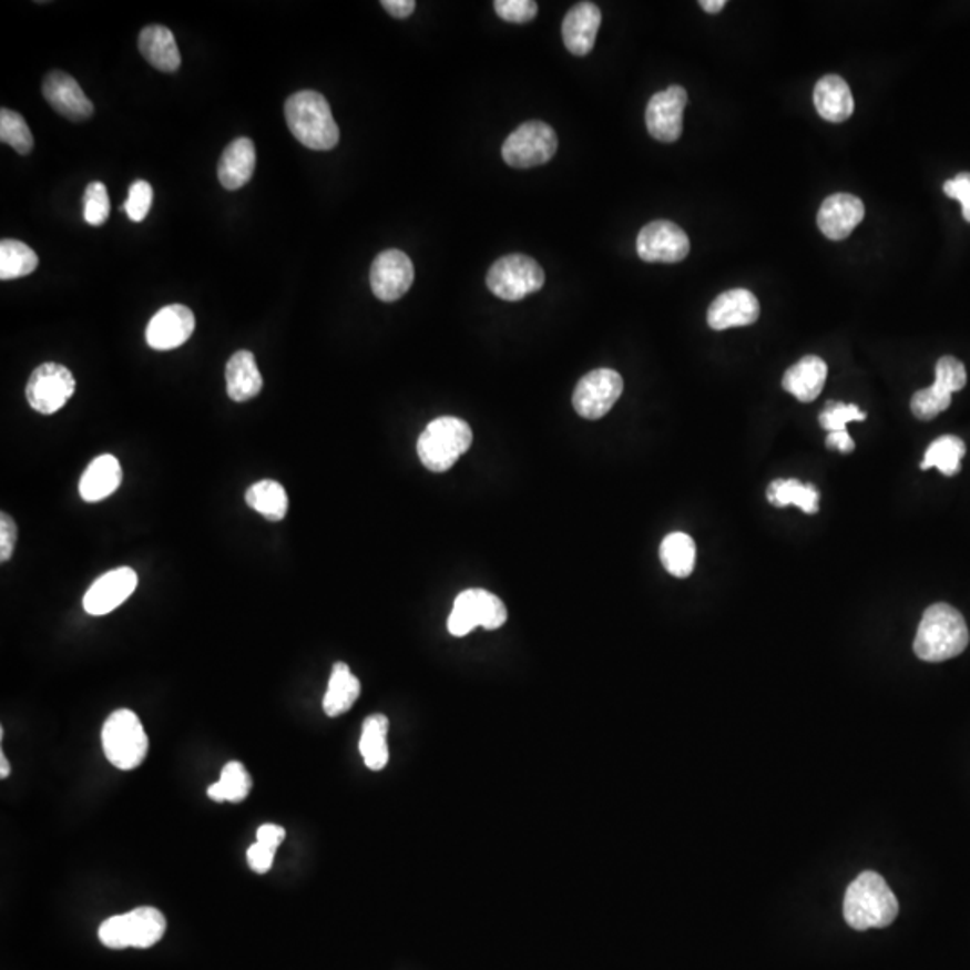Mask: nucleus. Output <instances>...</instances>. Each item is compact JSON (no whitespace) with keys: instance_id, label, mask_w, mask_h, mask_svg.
<instances>
[{"instance_id":"1","label":"nucleus","mask_w":970,"mask_h":970,"mask_svg":"<svg viewBox=\"0 0 970 970\" xmlns=\"http://www.w3.org/2000/svg\"><path fill=\"white\" fill-rule=\"evenodd\" d=\"M843 915L856 931L888 928L899 915V900L885 877L877 871H862L847 888Z\"/></svg>"},{"instance_id":"2","label":"nucleus","mask_w":970,"mask_h":970,"mask_svg":"<svg viewBox=\"0 0 970 970\" xmlns=\"http://www.w3.org/2000/svg\"><path fill=\"white\" fill-rule=\"evenodd\" d=\"M969 640V627L960 611L938 602L923 613L913 651L923 662L940 663L960 656Z\"/></svg>"},{"instance_id":"3","label":"nucleus","mask_w":970,"mask_h":970,"mask_svg":"<svg viewBox=\"0 0 970 970\" xmlns=\"http://www.w3.org/2000/svg\"><path fill=\"white\" fill-rule=\"evenodd\" d=\"M285 118L292 135L309 150L327 152L340 141V129L333 118L331 106L318 92L300 91L289 95Z\"/></svg>"},{"instance_id":"4","label":"nucleus","mask_w":970,"mask_h":970,"mask_svg":"<svg viewBox=\"0 0 970 970\" xmlns=\"http://www.w3.org/2000/svg\"><path fill=\"white\" fill-rule=\"evenodd\" d=\"M473 445V431L459 417L445 416L431 421L417 440V455L425 468L445 473Z\"/></svg>"},{"instance_id":"5","label":"nucleus","mask_w":970,"mask_h":970,"mask_svg":"<svg viewBox=\"0 0 970 970\" xmlns=\"http://www.w3.org/2000/svg\"><path fill=\"white\" fill-rule=\"evenodd\" d=\"M166 929V917L161 909L141 906L104 920L100 926V940L109 949H147L161 942Z\"/></svg>"},{"instance_id":"6","label":"nucleus","mask_w":970,"mask_h":970,"mask_svg":"<svg viewBox=\"0 0 970 970\" xmlns=\"http://www.w3.org/2000/svg\"><path fill=\"white\" fill-rule=\"evenodd\" d=\"M101 741L109 763L123 772H132L141 766L150 748L143 723L135 712L126 708L115 711L104 721Z\"/></svg>"},{"instance_id":"7","label":"nucleus","mask_w":970,"mask_h":970,"mask_svg":"<svg viewBox=\"0 0 970 970\" xmlns=\"http://www.w3.org/2000/svg\"><path fill=\"white\" fill-rule=\"evenodd\" d=\"M507 622V607L500 596L471 588L455 599L453 611L448 619V631L453 636H466L477 627L498 630Z\"/></svg>"},{"instance_id":"8","label":"nucleus","mask_w":970,"mask_h":970,"mask_svg":"<svg viewBox=\"0 0 970 970\" xmlns=\"http://www.w3.org/2000/svg\"><path fill=\"white\" fill-rule=\"evenodd\" d=\"M486 283L492 295L517 303L543 288L544 272L532 257L511 254L491 266Z\"/></svg>"},{"instance_id":"9","label":"nucleus","mask_w":970,"mask_h":970,"mask_svg":"<svg viewBox=\"0 0 970 970\" xmlns=\"http://www.w3.org/2000/svg\"><path fill=\"white\" fill-rule=\"evenodd\" d=\"M558 152V135L543 121H529L518 126L502 146L503 161L512 167L541 166Z\"/></svg>"},{"instance_id":"10","label":"nucleus","mask_w":970,"mask_h":970,"mask_svg":"<svg viewBox=\"0 0 970 970\" xmlns=\"http://www.w3.org/2000/svg\"><path fill=\"white\" fill-rule=\"evenodd\" d=\"M76 390L71 370L60 364H42L33 370L25 387V398L33 410L51 416L62 410Z\"/></svg>"},{"instance_id":"11","label":"nucleus","mask_w":970,"mask_h":970,"mask_svg":"<svg viewBox=\"0 0 970 970\" xmlns=\"http://www.w3.org/2000/svg\"><path fill=\"white\" fill-rule=\"evenodd\" d=\"M624 390V379L613 369L588 372L573 390V408L579 416L596 421L610 412Z\"/></svg>"},{"instance_id":"12","label":"nucleus","mask_w":970,"mask_h":970,"mask_svg":"<svg viewBox=\"0 0 970 970\" xmlns=\"http://www.w3.org/2000/svg\"><path fill=\"white\" fill-rule=\"evenodd\" d=\"M636 252L645 263H680L691 252V242L676 223L651 222L640 231Z\"/></svg>"},{"instance_id":"13","label":"nucleus","mask_w":970,"mask_h":970,"mask_svg":"<svg viewBox=\"0 0 970 970\" xmlns=\"http://www.w3.org/2000/svg\"><path fill=\"white\" fill-rule=\"evenodd\" d=\"M686 103L688 95L683 86L671 85L667 91L656 92L645 110V123L651 137L660 143H676L682 137Z\"/></svg>"},{"instance_id":"14","label":"nucleus","mask_w":970,"mask_h":970,"mask_svg":"<svg viewBox=\"0 0 970 970\" xmlns=\"http://www.w3.org/2000/svg\"><path fill=\"white\" fill-rule=\"evenodd\" d=\"M413 272L412 261L405 252L385 251L376 257L370 268V288L375 292L376 297L384 303H394L399 300L402 295H407L408 289L412 288Z\"/></svg>"},{"instance_id":"15","label":"nucleus","mask_w":970,"mask_h":970,"mask_svg":"<svg viewBox=\"0 0 970 970\" xmlns=\"http://www.w3.org/2000/svg\"><path fill=\"white\" fill-rule=\"evenodd\" d=\"M137 584L139 575L135 570L129 566L112 570L89 588L83 596V607L92 616L109 615L129 601L130 595L137 590Z\"/></svg>"},{"instance_id":"16","label":"nucleus","mask_w":970,"mask_h":970,"mask_svg":"<svg viewBox=\"0 0 970 970\" xmlns=\"http://www.w3.org/2000/svg\"><path fill=\"white\" fill-rule=\"evenodd\" d=\"M196 327V318L187 306L171 304L159 309L146 327L147 346L155 350H171L184 346Z\"/></svg>"},{"instance_id":"17","label":"nucleus","mask_w":970,"mask_h":970,"mask_svg":"<svg viewBox=\"0 0 970 970\" xmlns=\"http://www.w3.org/2000/svg\"><path fill=\"white\" fill-rule=\"evenodd\" d=\"M42 91L52 109L74 123L86 121L94 114V104L86 98L80 83L67 72L54 71L48 74Z\"/></svg>"},{"instance_id":"18","label":"nucleus","mask_w":970,"mask_h":970,"mask_svg":"<svg viewBox=\"0 0 970 970\" xmlns=\"http://www.w3.org/2000/svg\"><path fill=\"white\" fill-rule=\"evenodd\" d=\"M760 317V304L748 289L735 288L721 294L708 308V326L715 331L752 326Z\"/></svg>"},{"instance_id":"19","label":"nucleus","mask_w":970,"mask_h":970,"mask_svg":"<svg viewBox=\"0 0 970 970\" xmlns=\"http://www.w3.org/2000/svg\"><path fill=\"white\" fill-rule=\"evenodd\" d=\"M865 218V204L854 194H830L818 213V227L833 242L847 239Z\"/></svg>"},{"instance_id":"20","label":"nucleus","mask_w":970,"mask_h":970,"mask_svg":"<svg viewBox=\"0 0 970 970\" xmlns=\"http://www.w3.org/2000/svg\"><path fill=\"white\" fill-rule=\"evenodd\" d=\"M602 13L593 2H579L570 8L563 20V42L575 57H586L595 45Z\"/></svg>"},{"instance_id":"21","label":"nucleus","mask_w":970,"mask_h":970,"mask_svg":"<svg viewBox=\"0 0 970 970\" xmlns=\"http://www.w3.org/2000/svg\"><path fill=\"white\" fill-rule=\"evenodd\" d=\"M123 482V468L114 455H100L86 466L80 480V494L85 502H101L112 497Z\"/></svg>"},{"instance_id":"22","label":"nucleus","mask_w":970,"mask_h":970,"mask_svg":"<svg viewBox=\"0 0 970 970\" xmlns=\"http://www.w3.org/2000/svg\"><path fill=\"white\" fill-rule=\"evenodd\" d=\"M256 170V146L251 139L239 137L228 144L219 156V184L228 191H236L248 184Z\"/></svg>"},{"instance_id":"23","label":"nucleus","mask_w":970,"mask_h":970,"mask_svg":"<svg viewBox=\"0 0 970 970\" xmlns=\"http://www.w3.org/2000/svg\"><path fill=\"white\" fill-rule=\"evenodd\" d=\"M827 372V364L819 356H805L798 364L786 370L782 385L798 401H815L824 390Z\"/></svg>"},{"instance_id":"24","label":"nucleus","mask_w":970,"mask_h":970,"mask_svg":"<svg viewBox=\"0 0 970 970\" xmlns=\"http://www.w3.org/2000/svg\"><path fill=\"white\" fill-rule=\"evenodd\" d=\"M228 398L236 402L251 401L263 388V376L256 356L251 350H237L231 356L225 369Z\"/></svg>"},{"instance_id":"25","label":"nucleus","mask_w":970,"mask_h":970,"mask_svg":"<svg viewBox=\"0 0 970 970\" xmlns=\"http://www.w3.org/2000/svg\"><path fill=\"white\" fill-rule=\"evenodd\" d=\"M815 106L828 123H843L854 114V95L847 81L836 74L821 78L815 86Z\"/></svg>"},{"instance_id":"26","label":"nucleus","mask_w":970,"mask_h":970,"mask_svg":"<svg viewBox=\"0 0 970 970\" xmlns=\"http://www.w3.org/2000/svg\"><path fill=\"white\" fill-rule=\"evenodd\" d=\"M139 51L150 65L162 72L181 69L182 57L171 29L164 25H147L139 37Z\"/></svg>"},{"instance_id":"27","label":"nucleus","mask_w":970,"mask_h":970,"mask_svg":"<svg viewBox=\"0 0 970 970\" xmlns=\"http://www.w3.org/2000/svg\"><path fill=\"white\" fill-rule=\"evenodd\" d=\"M360 680L350 673L349 665L338 662L333 665L331 677L324 696V712L329 717H338L353 708L356 700L360 697Z\"/></svg>"},{"instance_id":"28","label":"nucleus","mask_w":970,"mask_h":970,"mask_svg":"<svg viewBox=\"0 0 970 970\" xmlns=\"http://www.w3.org/2000/svg\"><path fill=\"white\" fill-rule=\"evenodd\" d=\"M246 506L268 521H283L288 512L286 489L275 480H261L246 489Z\"/></svg>"},{"instance_id":"29","label":"nucleus","mask_w":970,"mask_h":970,"mask_svg":"<svg viewBox=\"0 0 970 970\" xmlns=\"http://www.w3.org/2000/svg\"><path fill=\"white\" fill-rule=\"evenodd\" d=\"M388 719L387 715H369L361 728L360 753L365 766L372 772H381L388 764Z\"/></svg>"},{"instance_id":"30","label":"nucleus","mask_w":970,"mask_h":970,"mask_svg":"<svg viewBox=\"0 0 970 970\" xmlns=\"http://www.w3.org/2000/svg\"><path fill=\"white\" fill-rule=\"evenodd\" d=\"M660 559L674 578H688L696 566V543L685 532H673L662 541Z\"/></svg>"},{"instance_id":"31","label":"nucleus","mask_w":970,"mask_h":970,"mask_svg":"<svg viewBox=\"0 0 970 970\" xmlns=\"http://www.w3.org/2000/svg\"><path fill=\"white\" fill-rule=\"evenodd\" d=\"M767 500L772 506H796L807 514H816L819 509V492L813 483H801L798 480H775L767 489Z\"/></svg>"},{"instance_id":"32","label":"nucleus","mask_w":970,"mask_h":970,"mask_svg":"<svg viewBox=\"0 0 970 970\" xmlns=\"http://www.w3.org/2000/svg\"><path fill=\"white\" fill-rule=\"evenodd\" d=\"M963 455H966V442L960 437H938L937 440H932L923 455L920 469L937 468L946 477H954L960 473Z\"/></svg>"},{"instance_id":"33","label":"nucleus","mask_w":970,"mask_h":970,"mask_svg":"<svg viewBox=\"0 0 970 970\" xmlns=\"http://www.w3.org/2000/svg\"><path fill=\"white\" fill-rule=\"evenodd\" d=\"M39 268V256L31 246L17 239L0 243V279L11 280L33 274Z\"/></svg>"},{"instance_id":"34","label":"nucleus","mask_w":970,"mask_h":970,"mask_svg":"<svg viewBox=\"0 0 970 970\" xmlns=\"http://www.w3.org/2000/svg\"><path fill=\"white\" fill-rule=\"evenodd\" d=\"M252 778L246 772L245 766L237 760L228 763L223 767L219 780L208 787L207 795L211 800L218 801H239L245 800L246 796L251 795Z\"/></svg>"},{"instance_id":"35","label":"nucleus","mask_w":970,"mask_h":970,"mask_svg":"<svg viewBox=\"0 0 970 970\" xmlns=\"http://www.w3.org/2000/svg\"><path fill=\"white\" fill-rule=\"evenodd\" d=\"M0 141L10 144L20 155H28L34 146L33 133L25 119L10 109L0 110Z\"/></svg>"},{"instance_id":"36","label":"nucleus","mask_w":970,"mask_h":970,"mask_svg":"<svg viewBox=\"0 0 970 970\" xmlns=\"http://www.w3.org/2000/svg\"><path fill=\"white\" fill-rule=\"evenodd\" d=\"M951 392H947L946 388L937 384L922 388L919 392H915L911 399V412L920 421H931L951 407Z\"/></svg>"},{"instance_id":"37","label":"nucleus","mask_w":970,"mask_h":970,"mask_svg":"<svg viewBox=\"0 0 970 970\" xmlns=\"http://www.w3.org/2000/svg\"><path fill=\"white\" fill-rule=\"evenodd\" d=\"M110 216L109 191L101 182H92L83 196V218L92 227H101Z\"/></svg>"},{"instance_id":"38","label":"nucleus","mask_w":970,"mask_h":970,"mask_svg":"<svg viewBox=\"0 0 970 970\" xmlns=\"http://www.w3.org/2000/svg\"><path fill=\"white\" fill-rule=\"evenodd\" d=\"M867 413L859 410L857 405H847V402H827L824 412L819 416V425L828 433L833 431H847L848 422L865 421Z\"/></svg>"},{"instance_id":"39","label":"nucleus","mask_w":970,"mask_h":970,"mask_svg":"<svg viewBox=\"0 0 970 970\" xmlns=\"http://www.w3.org/2000/svg\"><path fill=\"white\" fill-rule=\"evenodd\" d=\"M153 204V187L146 181H135L130 187L129 200L124 202V213L132 222H143Z\"/></svg>"},{"instance_id":"40","label":"nucleus","mask_w":970,"mask_h":970,"mask_svg":"<svg viewBox=\"0 0 970 970\" xmlns=\"http://www.w3.org/2000/svg\"><path fill=\"white\" fill-rule=\"evenodd\" d=\"M947 392H958L967 385L966 365L954 356H942L937 364V381Z\"/></svg>"},{"instance_id":"41","label":"nucleus","mask_w":970,"mask_h":970,"mask_svg":"<svg viewBox=\"0 0 970 970\" xmlns=\"http://www.w3.org/2000/svg\"><path fill=\"white\" fill-rule=\"evenodd\" d=\"M494 11L500 19L512 24H527L535 19L538 4L534 0H497Z\"/></svg>"},{"instance_id":"42","label":"nucleus","mask_w":970,"mask_h":970,"mask_svg":"<svg viewBox=\"0 0 970 970\" xmlns=\"http://www.w3.org/2000/svg\"><path fill=\"white\" fill-rule=\"evenodd\" d=\"M943 193L949 198L958 200L961 204V213L966 222L970 223V173H960L951 181L943 184Z\"/></svg>"},{"instance_id":"43","label":"nucleus","mask_w":970,"mask_h":970,"mask_svg":"<svg viewBox=\"0 0 970 970\" xmlns=\"http://www.w3.org/2000/svg\"><path fill=\"white\" fill-rule=\"evenodd\" d=\"M17 538H19L17 523L10 514L2 512V517H0V561L2 563L10 561L11 555H13Z\"/></svg>"},{"instance_id":"44","label":"nucleus","mask_w":970,"mask_h":970,"mask_svg":"<svg viewBox=\"0 0 970 970\" xmlns=\"http://www.w3.org/2000/svg\"><path fill=\"white\" fill-rule=\"evenodd\" d=\"M274 859L275 848L266 847V845H263V843L259 841L254 843V845L246 850V861H248V867L256 871V874H266V871H270L272 865H274Z\"/></svg>"},{"instance_id":"45","label":"nucleus","mask_w":970,"mask_h":970,"mask_svg":"<svg viewBox=\"0 0 970 970\" xmlns=\"http://www.w3.org/2000/svg\"><path fill=\"white\" fill-rule=\"evenodd\" d=\"M286 830L280 827V825H263V827L257 828V841L263 843L266 847L275 848L280 847V843L285 841Z\"/></svg>"},{"instance_id":"46","label":"nucleus","mask_w":970,"mask_h":970,"mask_svg":"<svg viewBox=\"0 0 970 970\" xmlns=\"http://www.w3.org/2000/svg\"><path fill=\"white\" fill-rule=\"evenodd\" d=\"M385 11L392 14L396 19H407L416 11V2L413 0H384L381 2Z\"/></svg>"},{"instance_id":"47","label":"nucleus","mask_w":970,"mask_h":970,"mask_svg":"<svg viewBox=\"0 0 970 970\" xmlns=\"http://www.w3.org/2000/svg\"><path fill=\"white\" fill-rule=\"evenodd\" d=\"M827 446L830 450H838L841 453H850L856 448L852 437L848 436L847 431H833V433H828Z\"/></svg>"},{"instance_id":"48","label":"nucleus","mask_w":970,"mask_h":970,"mask_svg":"<svg viewBox=\"0 0 970 970\" xmlns=\"http://www.w3.org/2000/svg\"><path fill=\"white\" fill-rule=\"evenodd\" d=\"M701 8L706 11V13H719L725 8V0H701Z\"/></svg>"},{"instance_id":"49","label":"nucleus","mask_w":970,"mask_h":970,"mask_svg":"<svg viewBox=\"0 0 970 970\" xmlns=\"http://www.w3.org/2000/svg\"><path fill=\"white\" fill-rule=\"evenodd\" d=\"M10 763H8V758H6L4 753H2V755H0V776H2V778H8V776H10Z\"/></svg>"}]
</instances>
